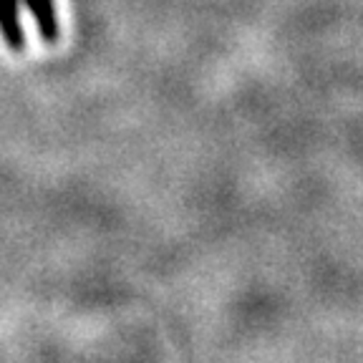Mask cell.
<instances>
[{"mask_svg": "<svg viewBox=\"0 0 363 363\" xmlns=\"http://www.w3.org/2000/svg\"><path fill=\"white\" fill-rule=\"evenodd\" d=\"M26 8L33 16L35 28H38V35L45 40V43H56L61 38V23H58L56 16V6L53 0H23Z\"/></svg>", "mask_w": 363, "mask_h": 363, "instance_id": "2", "label": "cell"}, {"mask_svg": "<svg viewBox=\"0 0 363 363\" xmlns=\"http://www.w3.org/2000/svg\"><path fill=\"white\" fill-rule=\"evenodd\" d=\"M0 38L13 53L26 48V30L21 21V0H0Z\"/></svg>", "mask_w": 363, "mask_h": 363, "instance_id": "1", "label": "cell"}]
</instances>
